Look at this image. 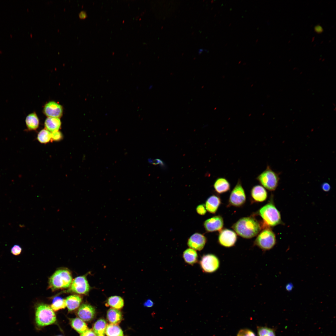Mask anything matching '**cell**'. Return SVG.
Returning a JSON list of instances; mask_svg holds the SVG:
<instances>
[{
	"label": "cell",
	"instance_id": "obj_29",
	"mask_svg": "<svg viewBox=\"0 0 336 336\" xmlns=\"http://www.w3.org/2000/svg\"><path fill=\"white\" fill-rule=\"evenodd\" d=\"M257 328L258 336H276L273 329L266 326H257Z\"/></svg>",
	"mask_w": 336,
	"mask_h": 336
},
{
	"label": "cell",
	"instance_id": "obj_33",
	"mask_svg": "<svg viewBox=\"0 0 336 336\" xmlns=\"http://www.w3.org/2000/svg\"><path fill=\"white\" fill-rule=\"evenodd\" d=\"M196 211L200 215L205 214L207 211L205 205L202 204L198 205L196 208Z\"/></svg>",
	"mask_w": 336,
	"mask_h": 336
},
{
	"label": "cell",
	"instance_id": "obj_21",
	"mask_svg": "<svg viewBox=\"0 0 336 336\" xmlns=\"http://www.w3.org/2000/svg\"><path fill=\"white\" fill-rule=\"evenodd\" d=\"M107 317L108 320L111 323L117 324L119 323L122 320V314L119 310L111 308L107 312Z\"/></svg>",
	"mask_w": 336,
	"mask_h": 336
},
{
	"label": "cell",
	"instance_id": "obj_22",
	"mask_svg": "<svg viewBox=\"0 0 336 336\" xmlns=\"http://www.w3.org/2000/svg\"><path fill=\"white\" fill-rule=\"evenodd\" d=\"M26 125L29 130H35L38 127L39 121L38 118L35 112L29 114L25 120Z\"/></svg>",
	"mask_w": 336,
	"mask_h": 336
},
{
	"label": "cell",
	"instance_id": "obj_31",
	"mask_svg": "<svg viewBox=\"0 0 336 336\" xmlns=\"http://www.w3.org/2000/svg\"><path fill=\"white\" fill-rule=\"evenodd\" d=\"M51 142L53 141H59L62 139L63 136L59 130L51 133Z\"/></svg>",
	"mask_w": 336,
	"mask_h": 336
},
{
	"label": "cell",
	"instance_id": "obj_14",
	"mask_svg": "<svg viewBox=\"0 0 336 336\" xmlns=\"http://www.w3.org/2000/svg\"><path fill=\"white\" fill-rule=\"evenodd\" d=\"M95 314L94 308L88 304H83L81 305L77 312L79 318L85 321L91 320L94 318Z\"/></svg>",
	"mask_w": 336,
	"mask_h": 336
},
{
	"label": "cell",
	"instance_id": "obj_30",
	"mask_svg": "<svg viewBox=\"0 0 336 336\" xmlns=\"http://www.w3.org/2000/svg\"><path fill=\"white\" fill-rule=\"evenodd\" d=\"M237 336H256L252 330L247 329H242L238 332Z\"/></svg>",
	"mask_w": 336,
	"mask_h": 336
},
{
	"label": "cell",
	"instance_id": "obj_18",
	"mask_svg": "<svg viewBox=\"0 0 336 336\" xmlns=\"http://www.w3.org/2000/svg\"><path fill=\"white\" fill-rule=\"evenodd\" d=\"M82 301V298L79 295L69 296L65 299L66 307L69 311H73L79 308Z\"/></svg>",
	"mask_w": 336,
	"mask_h": 336
},
{
	"label": "cell",
	"instance_id": "obj_16",
	"mask_svg": "<svg viewBox=\"0 0 336 336\" xmlns=\"http://www.w3.org/2000/svg\"><path fill=\"white\" fill-rule=\"evenodd\" d=\"M221 203L220 197L218 196L213 195L207 199L205 206L206 210L210 213L215 214Z\"/></svg>",
	"mask_w": 336,
	"mask_h": 336
},
{
	"label": "cell",
	"instance_id": "obj_39",
	"mask_svg": "<svg viewBox=\"0 0 336 336\" xmlns=\"http://www.w3.org/2000/svg\"><path fill=\"white\" fill-rule=\"evenodd\" d=\"M292 288V286L291 285V284H288L287 286H286V289L287 290H291V289Z\"/></svg>",
	"mask_w": 336,
	"mask_h": 336
},
{
	"label": "cell",
	"instance_id": "obj_3",
	"mask_svg": "<svg viewBox=\"0 0 336 336\" xmlns=\"http://www.w3.org/2000/svg\"><path fill=\"white\" fill-rule=\"evenodd\" d=\"M35 322L39 327L52 324L56 320V315L48 305L40 304L35 309Z\"/></svg>",
	"mask_w": 336,
	"mask_h": 336
},
{
	"label": "cell",
	"instance_id": "obj_10",
	"mask_svg": "<svg viewBox=\"0 0 336 336\" xmlns=\"http://www.w3.org/2000/svg\"><path fill=\"white\" fill-rule=\"evenodd\" d=\"M90 286L85 276L75 278L72 282L70 290L72 292L80 294H87L90 290Z\"/></svg>",
	"mask_w": 336,
	"mask_h": 336
},
{
	"label": "cell",
	"instance_id": "obj_9",
	"mask_svg": "<svg viewBox=\"0 0 336 336\" xmlns=\"http://www.w3.org/2000/svg\"><path fill=\"white\" fill-rule=\"evenodd\" d=\"M237 239V234L233 231L224 229L219 231L218 242L221 246L229 248L235 245Z\"/></svg>",
	"mask_w": 336,
	"mask_h": 336
},
{
	"label": "cell",
	"instance_id": "obj_6",
	"mask_svg": "<svg viewBox=\"0 0 336 336\" xmlns=\"http://www.w3.org/2000/svg\"><path fill=\"white\" fill-rule=\"evenodd\" d=\"M256 179L262 186L270 191L276 189L280 180L279 174L273 170L269 166Z\"/></svg>",
	"mask_w": 336,
	"mask_h": 336
},
{
	"label": "cell",
	"instance_id": "obj_15",
	"mask_svg": "<svg viewBox=\"0 0 336 336\" xmlns=\"http://www.w3.org/2000/svg\"><path fill=\"white\" fill-rule=\"evenodd\" d=\"M250 197L253 202H262L267 198L268 193L265 188L262 185H257L252 188L250 191Z\"/></svg>",
	"mask_w": 336,
	"mask_h": 336
},
{
	"label": "cell",
	"instance_id": "obj_25",
	"mask_svg": "<svg viewBox=\"0 0 336 336\" xmlns=\"http://www.w3.org/2000/svg\"><path fill=\"white\" fill-rule=\"evenodd\" d=\"M105 332L107 336H123L121 329L116 324H111L108 325Z\"/></svg>",
	"mask_w": 336,
	"mask_h": 336
},
{
	"label": "cell",
	"instance_id": "obj_28",
	"mask_svg": "<svg viewBox=\"0 0 336 336\" xmlns=\"http://www.w3.org/2000/svg\"><path fill=\"white\" fill-rule=\"evenodd\" d=\"M66 307L65 299L57 297L53 300L50 307L54 311L64 309Z\"/></svg>",
	"mask_w": 336,
	"mask_h": 336
},
{
	"label": "cell",
	"instance_id": "obj_40",
	"mask_svg": "<svg viewBox=\"0 0 336 336\" xmlns=\"http://www.w3.org/2000/svg\"><path fill=\"white\" fill-rule=\"evenodd\" d=\"M98 336H104V335L101 334V335H98Z\"/></svg>",
	"mask_w": 336,
	"mask_h": 336
},
{
	"label": "cell",
	"instance_id": "obj_34",
	"mask_svg": "<svg viewBox=\"0 0 336 336\" xmlns=\"http://www.w3.org/2000/svg\"><path fill=\"white\" fill-rule=\"evenodd\" d=\"M80 336H96L94 332L91 329H88L82 334Z\"/></svg>",
	"mask_w": 336,
	"mask_h": 336
},
{
	"label": "cell",
	"instance_id": "obj_7",
	"mask_svg": "<svg viewBox=\"0 0 336 336\" xmlns=\"http://www.w3.org/2000/svg\"><path fill=\"white\" fill-rule=\"evenodd\" d=\"M246 196L241 182L239 179L237 183L231 191L228 202V206L240 207L245 203Z\"/></svg>",
	"mask_w": 336,
	"mask_h": 336
},
{
	"label": "cell",
	"instance_id": "obj_26",
	"mask_svg": "<svg viewBox=\"0 0 336 336\" xmlns=\"http://www.w3.org/2000/svg\"><path fill=\"white\" fill-rule=\"evenodd\" d=\"M106 326V321L103 319H99L94 323L93 330L94 333L98 335H104Z\"/></svg>",
	"mask_w": 336,
	"mask_h": 336
},
{
	"label": "cell",
	"instance_id": "obj_4",
	"mask_svg": "<svg viewBox=\"0 0 336 336\" xmlns=\"http://www.w3.org/2000/svg\"><path fill=\"white\" fill-rule=\"evenodd\" d=\"M72 281L71 273L68 270L59 269L50 278L49 287L53 290L65 288L70 286Z\"/></svg>",
	"mask_w": 336,
	"mask_h": 336
},
{
	"label": "cell",
	"instance_id": "obj_36",
	"mask_svg": "<svg viewBox=\"0 0 336 336\" xmlns=\"http://www.w3.org/2000/svg\"><path fill=\"white\" fill-rule=\"evenodd\" d=\"M315 31L318 34H320L323 31L322 27L319 25H317L314 27Z\"/></svg>",
	"mask_w": 336,
	"mask_h": 336
},
{
	"label": "cell",
	"instance_id": "obj_17",
	"mask_svg": "<svg viewBox=\"0 0 336 336\" xmlns=\"http://www.w3.org/2000/svg\"><path fill=\"white\" fill-rule=\"evenodd\" d=\"M214 188L216 192L218 194L226 193L230 189V184L228 180L223 177H219L215 181Z\"/></svg>",
	"mask_w": 336,
	"mask_h": 336
},
{
	"label": "cell",
	"instance_id": "obj_38",
	"mask_svg": "<svg viewBox=\"0 0 336 336\" xmlns=\"http://www.w3.org/2000/svg\"><path fill=\"white\" fill-rule=\"evenodd\" d=\"M78 15L79 18L82 19H85L87 16L86 12L84 10L82 11L79 12Z\"/></svg>",
	"mask_w": 336,
	"mask_h": 336
},
{
	"label": "cell",
	"instance_id": "obj_1",
	"mask_svg": "<svg viewBox=\"0 0 336 336\" xmlns=\"http://www.w3.org/2000/svg\"><path fill=\"white\" fill-rule=\"evenodd\" d=\"M231 228L240 236L250 239L257 236L262 228L261 224L254 217H242L232 226Z\"/></svg>",
	"mask_w": 336,
	"mask_h": 336
},
{
	"label": "cell",
	"instance_id": "obj_12",
	"mask_svg": "<svg viewBox=\"0 0 336 336\" xmlns=\"http://www.w3.org/2000/svg\"><path fill=\"white\" fill-rule=\"evenodd\" d=\"M206 241V237L203 235L196 233L189 239L187 245L190 248L200 251L203 248Z\"/></svg>",
	"mask_w": 336,
	"mask_h": 336
},
{
	"label": "cell",
	"instance_id": "obj_13",
	"mask_svg": "<svg viewBox=\"0 0 336 336\" xmlns=\"http://www.w3.org/2000/svg\"><path fill=\"white\" fill-rule=\"evenodd\" d=\"M44 112L48 117L59 118L62 116L63 109L60 104L55 102L51 101L45 105Z\"/></svg>",
	"mask_w": 336,
	"mask_h": 336
},
{
	"label": "cell",
	"instance_id": "obj_24",
	"mask_svg": "<svg viewBox=\"0 0 336 336\" xmlns=\"http://www.w3.org/2000/svg\"><path fill=\"white\" fill-rule=\"evenodd\" d=\"M124 301L120 296H114L109 297L107 299L106 305L114 309H120L124 306Z\"/></svg>",
	"mask_w": 336,
	"mask_h": 336
},
{
	"label": "cell",
	"instance_id": "obj_41",
	"mask_svg": "<svg viewBox=\"0 0 336 336\" xmlns=\"http://www.w3.org/2000/svg\"></svg>",
	"mask_w": 336,
	"mask_h": 336
},
{
	"label": "cell",
	"instance_id": "obj_19",
	"mask_svg": "<svg viewBox=\"0 0 336 336\" xmlns=\"http://www.w3.org/2000/svg\"><path fill=\"white\" fill-rule=\"evenodd\" d=\"M61 124L59 118L48 117L45 121L44 126L45 129L52 133L59 130Z\"/></svg>",
	"mask_w": 336,
	"mask_h": 336
},
{
	"label": "cell",
	"instance_id": "obj_35",
	"mask_svg": "<svg viewBox=\"0 0 336 336\" xmlns=\"http://www.w3.org/2000/svg\"><path fill=\"white\" fill-rule=\"evenodd\" d=\"M321 188L324 191L328 192L330 190L331 186L329 183L325 182L321 185Z\"/></svg>",
	"mask_w": 336,
	"mask_h": 336
},
{
	"label": "cell",
	"instance_id": "obj_37",
	"mask_svg": "<svg viewBox=\"0 0 336 336\" xmlns=\"http://www.w3.org/2000/svg\"><path fill=\"white\" fill-rule=\"evenodd\" d=\"M153 302L150 299L147 300L143 304L144 306L147 307H151L154 305Z\"/></svg>",
	"mask_w": 336,
	"mask_h": 336
},
{
	"label": "cell",
	"instance_id": "obj_32",
	"mask_svg": "<svg viewBox=\"0 0 336 336\" xmlns=\"http://www.w3.org/2000/svg\"><path fill=\"white\" fill-rule=\"evenodd\" d=\"M22 249L18 245H15L11 248V253L13 255L17 256L20 255L21 253Z\"/></svg>",
	"mask_w": 336,
	"mask_h": 336
},
{
	"label": "cell",
	"instance_id": "obj_8",
	"mask_svg": "<svg viewBox=\"0 0 336 336\" xmlns=\"http://www.w3.org/2000/svg\"><path fill=\"white\" fill-rule=\"evenodd\" d=\"M200 267L204 273H212L219 268L220 261L217 256L209 254L203 255L199 262Z\"/></svg>",
	"mask_w": 336,
	"mask_h": 336
},
{
	"label": "cell",
	"instance_id": "obj_20",
	"mask_svg": "<svg viewBox=\"0 0 336 336\" xmlns=\"http://www.w3.org/2000/svg\"><path fill=\"white\" fill-rule=\"evenodd\" d=\"M183 257L185 262L187 264L193 265L198 260V256L196 251L191 248H188L184 251Z\"/></svg>",
	"mask_w": 336,
	"mask_h": 336
},
{
	"label": "cell",
	"instance_id": "obj_2",
	"mask_svg": "<svg viewBox=\"0 0 336 336\" xmlns=\"http://www.w3.org/2000/svg\"><path fill=\"white\" fill-rule=\"evenodd\" d=\"M257 213L263 220L262 224L263 228L274 226L282 223L280 212L272 199L261 208Z\"/></svg>",
	"mask_w": 336,
	"mask_h": 336
},
{
	"label": "cell",
	"instance_id": "obj_23",
	"mask_svg": "<svg viewBox=\"0 0 336 336\" xmlns=\"http://www.w3.org/2000/svg\"><path fill=\"white\" fill-rule=\"evenodd\" d=\"M70 323L72 328L80 334L88 329L86 324L84 321L78 318L71 319Z\"/></svg>",
	"mask_w": 336,
	"mask_h": 336
},
{
	"label": "cell",
	"instance_id": "obj_5",
	"mask_svg": "<svg viewBox=\"0 0 336 336\" xmlns=\"http://www.w3.org/2000/svg\"><path fill=\"white\" fill-rule=\"evenodd\" d=\"M276 236L270 227H265L260 231L254 241V245L263 251L269 250L276 244Z\"/></svg>",
	"mask_w": 336,
	"mask_h": 336
},
{
	"label": "cell",
	"instance_id": "obj_11",
	"mask_svg": "<svg viewBox=\"0 0 336 336\" xmlns=\"http://www.w3.org/2000/svg\"><path fill=\"white\" fill-rule=\"evenodd\" d=\"M203 225L204 228L207 232L220 231L223 226V219L220 215L215 216L205 221Z\"/></svg>",
	"mask_w": 336,
	"mask_h": 336
},
{
	"label": "cell",
	"instance_id": "obj_27",
	"mask_svg": "<svg viewBox=\"0 0 336 336\" xmlns=\"http://www.w3.org/2000/svg\"><path fill=\"white\" fill-rule=\"evenodd\" d=\"M51 132L46 129H43L38 133L37 139L41 143L46 144L51 142Z\"/></svg>",
	"mask_w": 336,
	"mask_h": 336
}]
</instances>
